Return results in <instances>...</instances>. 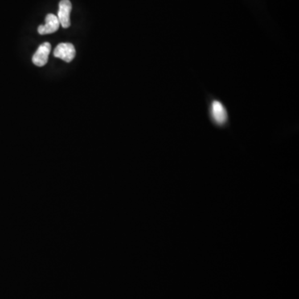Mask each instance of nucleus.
I'll list each match as a JSON object with an SVG mask.
<instances>
[{"label":"nucleus","mask_w":299,"mask_h":299,"mask_svg":"<svg viewBox=\"0 0 299 299\" xmlns=\"http://www.w3.org/2000/svg\"><path fill=\"white\" fill-rule=\"evenodd\" d=\"M210 116L218 125H223L228 119L226 107L219 101H213L210 106Z\"/></svg>","instance_id":"obj_1"},{"label":"nucleus","mask_w":299,"mask_h":299,"mask_svg":"<svg viewBox=\"0 0 299 299\" xmlns=\"http://www.w3.org/2000/svg\"><path fill=\"white\" fill-rule=\"evenodd\" d=\"M54 57L60 58L67 63H70L75 58L76 50L71 43H60L57 46L56 48L54 50Z\"/></svg>","instance_id":"obj_2"},{"label":"nucleus","mask_w":299,"mask_h":299,"mask_svg":"<svg viewBox=\"0 0 299 299\" xmlns=\"http://www.w3.org/2000/svg\"><path fill=\"white\" fill-rule=\"evenodd\" d=\"M71 11V4L69 0H61L59 3V10H58V18L60 25L63 29L70 27V14Z\"/></svg>","instance_id":"obj_3"},{"label":"nucleus","mask_w":299,"mask_h":299,"mask_svg":"<svg viewBox=\"0 0 299 299\" xmlns=\"http://www.w3.org/2000/svg\"><path fill=\"white\" fill-rule=\"evenodd\" d=\"M45 24L40 25L38 28V34L41 35L50 34L58 31L60 27V22L58 20V17L53 14H47L45 18Z\"/></svg>","instance_id":"obj_4"},{"label":"nucleus","mask_w":299,"mask_h":299,"mask_svg":"<svg viewBox=\"0 0 299 299\" xmlns=\"http://www.w3.org/2000/svg\"><path fill=\"white\" fill-rule=\"evenodd\" d=\"M51 51V44L49 43H44L41 44L33 56V63L38 67H43L47 64Z\"/></svg>","instance_id":"obj_5"}]
</instances>
